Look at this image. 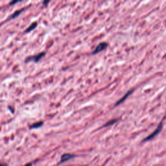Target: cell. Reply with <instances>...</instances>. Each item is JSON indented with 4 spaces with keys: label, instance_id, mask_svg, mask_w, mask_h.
I'll use <instances>...</instances> for the list:
<instances>
[{
    "label": "cell",
    "instance_id": "6da1fadb",
    "mask_svg": "<svg viewBox=\"0 0 166 166\" xmlns=\"http://www.w3.org/2000/svg\"><path fill=\"white\" fill-rule=\"evenodd\" d=\"M162 123H163V120H162L160 123H159V124L158 125V127H156V128L155 129V131H154L152 133H151L149 136H148L147 138H145L143 140V141L145 142V141H150V140H152L154 138H155L156 136L160 132H161V130H162V127H163V124H162Z\"/></svg>",
    "mask_w": 166,
    "mask_h": 166
},
{
    "label": "cell",
    "instance_id": "7a4b0ae2",
    "mask_svg": "<svg viewBox=\"0 0 166 166\" xmlns=\"http://www.w3.org/2000/svg\"><path fill=\"white\" fill-rule=\"evenodd\" d=\"M45 52L40 53L37 55H34V56H32V57H27L25 60V62H29L33 61V62H38L45 56Z\"/></svg>",
    "mask_w": 166,
    "mask_h": 166
},
{
    "label": "cell",
    "instance_id": "3957f363",
    "mask_svg": "<svg viewBox=\"0 0 166 166\" xmlns=\"http://www.w3.org/2000/svg\"><path fill=\"white\" fill-rule=\"evenodd\" d=\"M108 46V43L105 42H101L99 45H97V47H96V49H95L93 52L92 53V55H96L97 53H99V52L103 51L104 49H105L106 47Z\"/></svg>",
    "mask_w": 166,
    "mask_h": 166
},
{
    "label": "cell",
    "instance_id": "277c9868",
    "mask_svg": "<svg viewBox=\"0 0 166 166\" xmlns=\"http://www.w3.org/2000/svg\"><path fill=\"white\" fill-rule=\"evenodd\" d=\"M134 89H132V90H129L128 92H127L125 94H124V96L121 98V99H120V100H118L116 102V105H114V106H115V107H116V106H117L118 105H121L123 102H124V101H125L126 99H127V98L130 96V95H131L132 94V93L134 92Z\"/></svg>",
    "mask_w": 166,
    "mask_h": 166
},
{
    "label": "cell",
    "instance_id": "5b68a950",
    "mask_svg": "<svg viewBox=\"0 0 166 166\" xmlns=\"http://www.w3.org/2000/svg\"><path fill=\"white\" fill-rule=\"evenodd\" d=\"M75 156L74 155H72V154H69V153H65L64 155H62L61 156V161H60V164H62L65 162L68 161L69 160L72 159L75 157Z\"/></svg>",
    "mask_w": 166,
    "mask_h": 166
},
{
    "label": "cell",
    "instance_id": "8992f818",
    "mask_svg": "<svg viewBox=\"0 0 166 166\" xmlns=\"http://www.w3.org/2000/svg\"><path fill=\"white\" fill-rule=\"evenodd\" d=\"M43 121H38L37 123H33L32 125L30 127V129H36V128H38L40 127H41L43 125Z\"/></svg>",
    "mask_w": 166,
    "mask_h": 166
},
{
    "label": "cell",
    "instance_id": "52a82bcc",
    "mask_svg": "<svg viewBox=\"0 0 166 166\" xmlns=\"http://www.w3.org/2000/svg\"><path fill=\"white\" fill-rule=\"evenodd\" d=\"M23 9H20V10H18L16 11H15L14 13L12 14L10 17V19H14L16 18H17L18 16L21 13H23Z\"/></svg>",
    "mask_w": 166,
    "mask_h": 166
},
{
    "label": "cell",
    "instance_id": "ba28073f",
    "mask_svg": "<svg viewBox=\"0 0 166 166\" xmlns=\"http://www.w3.org/2000/svg\"><path fill=\"white\" fill-rule=\"evenodd\" d=\"M37 22H33L31 25H30V26H29L26 30V33H29V32H31V31L34 30V29L37 27Z\"/></svg>",
    "mask_w": 166,
    "mask_h": 166
},
{
    "label": "cell",
    "instance_id": "9c48e42d",
    "mask_svg": "<svg viewBox=\"0 0 166 166\" xmlns=\"http://www.w3.org/2000/svg\"><path fill=\"white\" fill-rule=\"evenodd\" d=\"M117 119H115V120H111L109 122L106 123L105 124H104L103 125V127H109V126H111L112 125V124H114L116 123H117Z\"/></svg>",
    "mask_w": 166,
    "mask_h": 166
},
{
    "label": "cell",
    "instance_id": "30bf717a",
    "mask_svg": "<svg viewBox=\"0 0 166 166\" xmlns=\"http://www.w3.org/2000/svg\"><path fill=\"white\" fill-rule=\"evenodd\" d=\"M19 2H20V1H13V2H10V3H9V5H10V6L14 5V4H16V3H19Z\"/></svg>",
    "mask_w": 166,
    "mask_h": 166
},
{
    "label": "cell",
    "instance_id": "8fae6325",
    "mask_svg": "<svg viewBox=\"0 0 166 166\" xmlns=\"http://www.w3.org/2000/svg\"><path fill=\"white\" fill-rule=\"evenodd\" d=\"M49 3V1H45V2H44L42 3H43L44 5H47Z\"/></svg>",
    "mask_w": 166,
    "mask_h": 166
},
{
    "label": "cell",
    "instance_id": "7c38bea8",
    "mask_svg": "<svg viewBox=\"0 0 166 166\" xmlns=\"http://www.w3.org/2000/svg\"><path fill=\"white\" fill-rule=\"evenodd\" d=\"M25 166H32V163H28Z\"/></svg>",
    "mask_w": 166,
    "mask_h": 166
},
{
    "label": "cell",
    "instance_id": "4fadbf2b",
    "mask_svg": "<svg viewBox=\"0 0 166 166\" xmlns=\"http://www.w3.org/2000/svg\"><path fill=\"white\" fill-rule=\"evenodd\" d=\"M1 166H7V164H1Z\"/></svg>",
    "mask_w": 166,
    "mask_h": 166
}]
</instances>
